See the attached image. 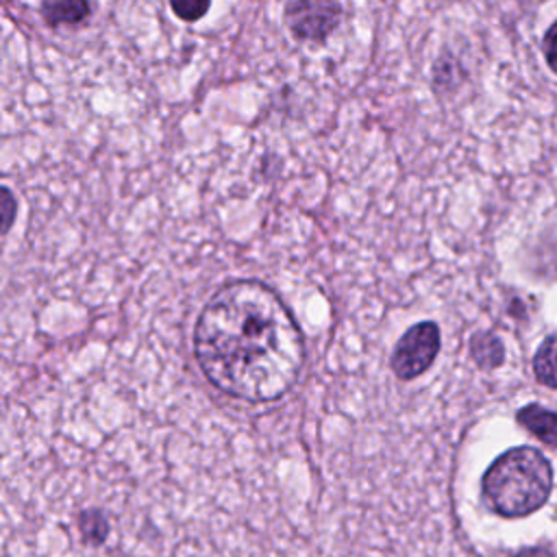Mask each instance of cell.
<instances>
[{
    "instance_id": "1",
    "label": "cell",
    "mask_w": 557,
    "mask_h": 557,
    "mask_svg": "<svg viewBox=\"0 0 557 557\" xmlns=\"http://www.w3.org/2000/svg\"><path fill=\"white\" fill-rule=\"evenodd\" d=\"M194 355L207 381L239 400L283 398L305 361L302 333L278 294L255 278L222 285L194 326Z\"/></svg>"
},
{
    "instance_id": "2",
    "label": "cell",
    "mask_w": 557,
    "mask_h": 557,
    "mask_svg": "<svg viewBox=\"0 0 557 557\" xmlns=\"http://www.w3.org/2000/svg\"><path fill=\"white\" fill-rule=\"evenodd\" d=\"M553 490V466L533 446L500 453L481 476V498L500 518H524L542 509Z\"/></svg>"
},
{
    "instance_id": "3",
    "label": "cell",
    "mask_w": 557,
    "mask_h": 557,
    "mask_svg": "<svg viewBox=\"0 0 557 557\" xmlns=\"http://www.w3.org/2000/svg\"><path fill=\"white\" fill-rule=\"evenodd\" d=\"M440 326L433 320L409 326L392 350V372L400 381H413L424 374L440 352Z\"/></svg>"
},
{
    "instance_id": "4",
    "label": "cell",
    "mask_w": 557,
    "mask_h": 557,
    "mask_svg": "<svg viewBox=\"0 0 557 557\" xmlns=\"http://www.w3.org/2000/svg\"><path fill=\"white\" fill-rule=\"evenodd\" d=\"M339 20V0H289L285 7V22L300 41L326 39L337 28Z\"/></svg>"
},
{
    "instance_id": "5",
    "label": "cell",
    "mask_w": 557,
    "mask_h": 557,
    "mask_svg": "<svg viewBox=\"0 0 557 557\" xmlns=\"http://www.w3.org/2000/svg\"><path fill=\"white\" fill-rule=\"evenodd\" d=\"M516 420L520 426L531 431L540 442L548 446H557V411H550L537 403H531L518 409Z\"/></svg>"
},
{
    "instance_id": "6",
    "label": "cell",
    "mask_w": 557,
    "mask_h": 557,
    "mask_svg": "<svg viewBox=\"0 0 557 557\" xmlns=\"http://www.w3.org/2000/svg\"><path fill=\"white\" fill-rule=\"evenodd\" d=\"M91 13L89 0H46L41 4V17L48 26H76Z\"/></svg>"
},
{
    "instance_id": "7",
    "label": "cell",
    "mask_w": 557,
    "mask_h": 557,
    "mask_svg": "<svg viewBox=\"0 0 557 557\" xmlns=\"http://www.w3.org/2000/svg\"><path fill=\"white\" fill-rule=\"evenodd\" d=\"M533 374L537 383L557 389V333L548 335L533 355Z\"/></svg>"
},
{
    "instance_id": "8",
    "label": "cell",
    "mask_w": 557,
    "mask_h": 557,
    "mask_svg": "<svg viewBox=\"0 0 557 557\" xmlns=\"http://www.w3.org/2000/svg\"><path fill=\"white\" fill-rule=\"evenodd\" d=\"M470 355L481 368H498L505 359V348L503 342L487 331L474 333L470 339Z\"/></svg>"
},
{
    "instance_id": "9",
    "label": "cell",
    "mask_w": 557,
    "mask_h": 557,
    "mask_svg": "<svg viewBox=\"0 0 557 557\" xmlns=\"http://www.w3.org/2000/svg\"><path fill=\"white\" fill-rule=\"evenodd\" d=\"M78 529H81L85 542H89V544H102L109 533L107 518L98 509L83 511L78 518Z\"/></svg>"
},
{
    "instance_id": "10",
    "label": "cell",
    "mask_w": 557,
    "mask_h": 557,
    "mask_svg": "<svg viewBox=\"0 0 557 557\" xmlns=\"http://www.w3.org/2000/svg\"><path fill=\"white\" fill-rule=\"evenodd\" d=\"M170 7L178 20L196 22L209 11L211 0H170Z\"/></svg>"
},
{
    "instance_id": "11",
    "label": "cell",
    "mask_w": 557,
    "mask_h": 557,
    "mask_svg": "<svg viewBox=\"0 0 557 557\" xmlns=\"http://www.w3.org/2000/svg\"><path fill=\"white\" fill-rule=\"evenodd\" d=\"M544 59L548 67L557 74V22H553L544 33Z\"/></svg>"
},
{
    "instance_id": "12",
    "label": "cell",
    "mask_w": 557,
    "mask_h": 557,
    "mask_svg": "<svg viewBox=\"0 0 557 557\" xmlns=\"http://www.w3.org/2000/svg\"><path fill=\"white\" fill-rule=\"evenodd\" d=\"M4 233L11 228V222H13V209H15V200L11 196V191L4 187Z\"/></svg>"
},
{
    "instance_id": "13",
    "label": "cell",
    "mask_w": 557,
    "mask_h": 557,
    "mask_svg": "<svg viewBox=\"0 0 557 557\" xmlns=\"http://www.w3.org/2000/svg\"><path fill=\"white\" fill-rule=\"evenodd\" d=\"M513 557H553V553L544 546H529V548L518 550Z\"/></svg>"
}]
</instances>
